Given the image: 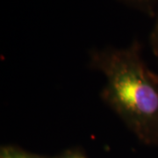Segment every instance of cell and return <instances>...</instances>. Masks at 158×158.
Instances as JSON below:
<instances>
[{
    "label": "cell",
    "mask_w": 158,
    "mask_h": 158,
    "mask_svg": "<svg viewBox=\"0 0 158 158\" xmlns=\"http://www.w3.org/2000/svg\"><path fill=\"white\" fill-rule=\"evenodd\" d=\"M55 158H86L84 156L82 155L81 153L76 152V151H69V152H66L65 154H63L60 156H57V157Z\"/></svg>",
    "instance_id": "5"
},
{
    "label": "cell",
    "mask_w": 158,
    "mask_h": 158,
    "mask_svg": "<svg viewBox=\"0 0 158 158\" xmlns=\"http://www.w3.org/2000/svg\"><path fill=\"white\" fill-rule=\"evenodd\" d=\"M90 66L106 77L102 99L140 141L158 145V76L141 58L139 41L90 51Z\"/></svg>",
    "instance_id": "1"
},
{
    "label": "cell",
    "mask_w": 158,
    "mask_h": 158,
    "mask_svg": "<svg viewBox=\"0 0 158 158\" xmlns=\"http://www.w3.org/2000/svg\"><path fill=\"white\" fill-rule=\"evenodd\" d=\"M0 158H43L14 146H4L0 150Z\"/></svg>",
    "instance_id": "3"
},
{
    "label": "cell",
    "mask_w": 158,
    "mask_h": 158,
    "mask_svg": "<svg viewBox=\"0 0 158 158\" xmlns=\"http://www.w3.org/2000/svg\"><path fill=\"white\" fill-rule=\"evenodd\" d=\"M130 8L152 16L156 13L158 0H117Z\"/></svg>",
    "instance_id": "2"
},
{
    "label": "cell",
    "mask_w": 158,
    "mask_h": 158,
    "mask_svg": "<svg viewBox=\"0 0 158 158\" xmlns=\"http://www.w3.org/2000/svg\"><path fill=\"white\" fill-rule=\"evenodd\" d=\"M149 43L153 54L156 56V58H158V14L156 23L149 35Z\"/></svg>",
    "instance_id": "4"
}]
</instances>
